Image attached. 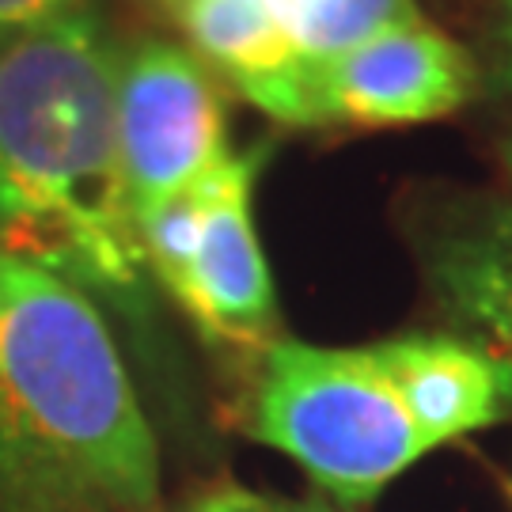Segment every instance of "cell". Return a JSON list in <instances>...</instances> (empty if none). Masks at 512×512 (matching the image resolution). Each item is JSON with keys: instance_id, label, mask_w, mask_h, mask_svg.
Listing matches in <instances>:
<instances>
[{"instance_id": "6da1fadb", "label": "cell", "mask_w": 512, "mask_h": 512, "mask_svg": "<svg viewBox=\"0 0 512 512\" xmlns=\"http://www.w3.org/2000/svg\"><path fill=\"white\" fill-rule=\"evenodd\" d=\"M114 80L118 50L92 4L0 42V251L141 311L148 266Z\"/></svg>"}, {"instance_id": "7a4b0ae2", "label": "cell", "mask_w": 512, "mask_h": 512, "mask_svg": "<svg viewBox=\"0 0 512 512\" xmlns=\"http://www.w3.org/2000/svg\"><path fill=\"white\" fill-rule=\"evenodd\" d=\"M160 509V448L107 319L0 251V512Z\"/></svg>"}, {"instance_id": "3957f363", "label": "cell", "mask_w": 512, "mask_h": 512, "mask_svg": "<svg viewBox=\"0 0 512 512\" xmlns=\"http://www.w3.org/2000/svg\"><path fill=\"white\" fill-rule=\"evenodd\" d=\"M243 425L338 501H372L437 448L380 342L334 349L277 338Z\"/></svg>"}, {"instance_id": "277c9868", "label": "cell", "mask_w": 512, "mask_h": 512, "mask_svg": "<svg viewBox=\"0 0 512 512\" xmlns=\"http://www.w3.org/2000/svg\"><path fill=\"white\" fill-rule=\"evenodd\" d=\"M262 152H228L202 183L137 224L148 277L194 319L205 338L232 349L277 342L274 277L251 217Z\"/></svg>"}, {"instance_id": "5b68a950", "label": "cell", "mask_w": 512, "mask_h": 512, "mask_svg": "<svg viewBox=\"0 0 512 512\" xmlns=\"http://www.w3.org/2000/svg\"><path fill=\"white\" fill-rule=\"evenodd\" d=\"M118 152L133 220L186 194L232 152L220 84L202 57L167 38L118 54Z\"/></svg>"}, {"instance_id": "8992f818", "label": "cell", "mask_w": 512, "mask_h": 512, "mask_svg": "<svg viewBox=\"0 0 512 512\" xmlns=\"http://www.w3.org/2000/svg\"><path fill=\"white\" fill-rule=\"evenodd\" d=\"M482 73L467 46L429 19L308 61L296 129H395L440 122L475 99Z\"/></svg>"}, {"instance_id": "52a82bcc", "label": "cell", "mask_w": 512, "mask_h": 512, "mask_svg": "<svg viewBox=\"0 0 512 512\" xmlns=\"http://www.w3.org/2000/svg\"><path fill=\"white\" fill-rule=\"evenodd\" d=\"M410 247L459 338L512 361V202L444 190L410 209Z\"/></svg>"}, {"instance_id": "ba28073f", "label": "cell", "mask_w": 512, "mask_h": 512, "mask_svg": "<svg viewBox=\"0 0 512 512\" xmlns=\"http://www.w3.org/2000/svg\"><path fill=\"white\" fill-rule=\"evenodd\" d=\"M380 353L437 448L512 418V361L490 349L459 334H403Z\"/></svg>"}, {"instance_id": "9c48e42d", "label": "cell", "mask_w": 512, "mask_h": 512, "mask_svg": "<svg viewBox=\"0 0 512 512\" xmlns=\"http://www.w3.org/2000/svg\"><path fill=\"white\" fill-rule=\"evenodd\" d=\"M190 50L247 103L281 126H296L304 57L296 54L270 0H175Z\"/></svg>"}, {"instance_id": "30bf717a", "label": "cell", "mask_w": 512, "mask_h": 512, "mask_svg": "<svg viewBox=\"0 0 512 512\" xmlns=\"http://www.w3.org/2000/svg\"><path fill=\"white\" fill-rule=\"evenodd\" d=\"M270 8L304 61H327L425 19L418 0H270Z\"/></svg>"}, {"instance_id": "8fae6325", "label": "cell", "mask_w": 512, "mask_h": 512, "mask_svg": "<svg viewBox=\"0 0 512 512\" xmlns=\"http://www.w3.org/2000/svg\"><path fill=\"white\" fill-rule=\"evenodd\" d=\"M186 512H330L319 505H300V501H277L266 494H251L243 486H220L213 494L198 497Z\"/></svg>"}, {"instance_id": "7c38bea8", "label": "cell", "mask_w": 512, "mask_h": 512, "mask_svg": "<svg viewBox=\"0 0 512 512\" xmlns=\"http://www.w3.org/2000/svg\"><path fill=\"white\" fill-rule=\"evenodd\" d=\"M88 0H0V42L35 31L42 23H54L57 16L73 12Z\"/></svg>"}, {"instance_id": "4fadbf2b", "label": "cell", "mask_w": 512, "mask_h": 512, "mask_svg": "<svg viewBox=\"0 0 512 512\" xmlns=\"http://www.w3.org/2000/svg\"><path fill=\"white\" fill-rule=\"evenodd\" d=\"M486 84L494 92H512V0H494L490 19V73Z\"/></svg>"}, {"instance_id": "5bb4252c", "label": "cell", "mask_w": 512, "mask_h": 512, "mask_svg": "<svg viewBox=\"0 0 512 512\" xmlns=\"http://www.w3.org/2000/svg\"><path fill=\"white\" fill-rule=\"evenodd\" d=\"M501 160H505V167H509V175H512V129H509V137H505V148H501Z\"/></svg>"}]
</instances>
